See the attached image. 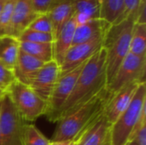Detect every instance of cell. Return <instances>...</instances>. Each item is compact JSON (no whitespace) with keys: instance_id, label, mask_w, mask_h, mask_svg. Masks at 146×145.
I'll return each mask as SVG.
<instances>
[{"instance_id":"obj_34","label":"cell","mask_w":146,"mask_h":145,"mask_svg":"<svg viewBox=\"0 0 146 145\" xmlns=\"http://www.w3.org/2000/svg\"><path fill=\"white\" fill-rule=\"evenodd\" d=\"M125 145H137V144L134 143L133 141H127V142L125 144Z\"/></svg>"},{"instance_id":"obj_15","label":"cell","mask_w":146,"mask_h":145,"mask_svg":"<svg viewBox=\"0 0 146 145\" xmlns=\"http://www.w3.org/2000/svg\"><path fill=\"white\" fill-rule=\"evenodd\" d=\"M44 63L20 50L15 67L13 70L17 81L28 85L31 79Z\"/></svg>"},{"instance_id":"obj_22","label":"cell","mask_w":146,"mask_h":145,"mask_svg":"<svg viewBox=\"0 0 146 145\" xmlns=\"http://www.w3.org/2000/svg\"><path fill=\"white\" fill-rule=\"evenodd\" d=\"M129 51L137 56H146V24L134 23Z\"/></svg>"},{"instance_id":"obj_33","label":"cell","mask_w":146,"mask_h":145,"mask_svg":"<svg viewBox=\"0 0 146 145\" xmlns=\"http://www.w3.org/2000/svg\"><path fill=\"white\" fill-rule=\"evenodd\" d=\"M6 94V92L0 87V102L2 101V99L3 98V97H4V95Z\"/></svg>"},{"instance_id":"obj_25","label":"cell","mask_w":146,"mask_h":145,"mask_svg":"<svg viewBox=\"0 0 146 145\" xmlns=\"http://www.w3.org/2000/svg\"><path fill=\"white\" fill-rule=\"evenodd\" d=\"M15 1V0H8L0 14V36L6 34L7 29L11 21Z\"/></svg>"},{"instance_id":"obj_29","label":"cell","mask_w":146,"mask_h":145,"mask_svg":"<svg viewBox=\"0 0 146 145\" xmlns=\"http://www.w3.org/2000/svg\"><path fill=\"white\" fill-rule=\"evenodd\" d=\"M146 0H141L134 14L135 23L146 24Z\"/></svg>"},{"instance_id":"obj_2","label":"cell","mask_w":146,"mask_h":145,"mask_svg":"<svg viewBox=\"0 0 146 145\" xmlns=\"http://www.w3.org/2000/svg\"><path fill=\"white\" fill-rule=\"evenodd\" d=\"M107 87L90 100L62 117L58 122L50 141L75 140L86 128L98 120L104 114L110 99Z\"/></svg>"},{"instance_id":"obj_3","label":"cell","mask_w":146,"mask_h":145,"mask_svg":"<svg viewBox=\"0 0 146 145\" xmlns=\"http://www.w3.org/2000/svg\"><path fill=\"white\" fill-rule=\"evenodd\" d=\"M134 23V15H129L120 23L111 25L104 38L103 47L106 50L107 54V85L115 76L124 58L130 52V41Z\"/></svg>"},{"instance_id":"obj_16","label":"cell","mask_w":146,"mask_h":145,"mask_svg":"<svg viewBox=\"0 0 146 145\" xmlns=\"http://www.w3.org/2000/svg\"><path fill=\"white\" fill-rule=\"evenodd\" d=\"M76 26V21L73 16L72 19L62 27V29L52 43L53 60L59 66L62 65L68 50L72 46Z\"/></svg>"},{"instance_id":"obj_36","label":"cell","mask_w":146,"mask_h":145,"mask_svg":"<svg viewBox=\"0 0 146 145\" xmlns=\"http://www.w3.org/2000/svg\"><path fill=\"white\" fill-rule=\"evenodd\" d=\"M0 108H1V102H0Z\"/></svg>"},{"instance_id":"obj_26","label":"cell","mask_w":146,"mask_h":145,"mask_svg":"<svg viewBox=\"0 0 146 145\" xmlns=\"http://www.w3.org/2000/svg\"><path fill=\"white\" fill-rule=\"evenodd\" d=\"M28 29L52 34V27L48 14L38 15L28 26ZM53 36V35H52Z\"/></svg>"},{"instance_id":"obj_18","label":"cell","mask_w":146,"mask_h":145,"mask_svg":"<svg viewBox=\"0 0 146 145\" xmlns=\"http://www.w3.org/2000/svg\"><path fill=\"white\" fill-rule=\"evenodd\" d=\"M74 14V9L70 0H65L60 3L48 13L54 39L59 34L62 27L72 19Z\"/></svg>"},{"instance_id":"obj_9","label":"cell","mask_w":146,"mask_h":145,"mask_svg":"<svg viewBox=\"0 0 146 145\" xmlns=\"http://www.w3.org/2000/svg\"><path fill=\"white\" fill-rule=\"evenodd\" d=\"M104 38V37H99L86 43L72 45L60 66V76L71 72L87 62L102 48Z\"/></svg>"},{"instance_id":"obj_11","label":"cell","mask_w":146,"mask_h":145,"mask_svg":"<svg viewBox=\"0 0 146 145\" xmlns=\"http://www.w3.org/2000/svg\"><path fill=\"white\" fill-rule=\"evenodd\" d=\"M140 83L134 82L123 86L109 99L104 110V116L110 125L114 124L127 109Z\"/></svg>"},{"instance_id":"obj_20","label":"cell","mask_w":146,"mask_h":145,"mask_svg":"<svg viewBox=\"0 0 146 145\" xmlns=\"http://www.w3.org/2000/svg\"><path fill=\"white\" fill-rule=\"evenodd\" d=\"M124 0H101L100 19L115 25L126 19Z\"/></svg>"},{"instance_id":"obj_7","label":"cell","mask_w":146,"mask_h":145,"mask_svg":"<svg viewBox=\"0 0 146 145\" xmlns=\"http://www.w3.org/2000/svg\"><path fill=\"white\" fill-rule=\"evenodd\" d=\"M145 67L146 56H137L129 52L107 85L110 97H111L120 89L128 84L145 81Z\"/></svg>"},{"instance_id":"obj_21","label":"cell","mask_w":146,"mask_h":145,"mask_svg":"<svg viewBox=\"0 0 146 145\" xmlns=\"http://www.w3.org/2000/svg\"><path fill=\"white\" fill-rule=\"evenodd\" d=\"M52 43L20 42V50L44 63H46L53 60Z\"/></svg>"},{"instance_id":"obj_27","label":"cell","mask_w":146,"mask_h":145,"mask_svg":"<svg viewBox=\"0 0 146 145\" xmlns=\"http://www.w3.org/2000/svg\"><path fill=\"white\" fill-rule=\"evenodd\" d=\"M65 0H31L33 10L37 15L48 14L55 6Z\"/></svg>"},{"instance_id":"obj_32","label":"cell","mask_w":146,"mask_h":145,"mask_svg":"<svg viewBox=\"0 0 146 145\" xmlns=\"http://www.w3.org/2000/svg\"><path fill=\"white\" fill-rule=\"evenodd\" d=\"M7 1L8 0H0V14H1V12L3 10V6H4V4L6 3Z\"/></svg>"},{"instance_id":"obj_23","label":"cell","mask_w":146,"mask_h":145,"mask_svg":"<svg viewBox=\"0 0 146 145\" xmlns=\"http://www.w3.org/2000/svg\"><path fill=\"white\" fill-rule=\"evenodd\" d=\"M23 145H49V140L42 132L32 124H24L22 133Z\"/></svg>"},{"instance_id":"obj_35","label":"cell","mask_w":146,"mask_h":145,"mask_svg":"<svg viewBox=\"0 0 146 145\" xmlns=\"http://www.w3.org/2000/svg\"><path fill=\"white\" fill-rule=\"evenodd\" d=\"M76 144H77L76 140H74V143H73V144H72V145H76Z\"/></svg>"},{"instance_id":"obj_19","label":"cell","mask_w":146,"mask_h":145,"mask_svg":"<svg viewBox=\"0 0 146 145\" xmlns=\"http://www.w3.org/2000/svg\"><path fill=\"white\" fill-rule=\"evenodd\" d=\"M20 51L18 38L9 35L0 36V62L12 72L15 67Z\"/></svg>"},{"instance_id":"obj_17","label":"cell","mask_w":146,"mask_h":145,"mask_svg":"<svg viewBox=\"0 0 146 145\" xmlns=\"http://www.w3.org/2000/svg\"><path fill=\"white\" fill-rule=\"evenodd\" d=\"M100 2L101 0H70L76 24L100 18Z\"/></svg>"},{"instance_id":"obj_4","label":"cell","mask_w":146,"mask_h":145,"mask_svg":"<svg viewBox=\"0 0 146 145\" xmlns=\"http://www.w3.org/2000/svg\"><path fill=\"white\" fill-rule=\"evenodd\" d=\"M145 81L139 85L127 109L110 126V145H125L146 109Z\"/></svg>"},{"instance_id":"obj_12","label":"cell","mask_w":146,"mask_h":145,"mask_svg":"<svg viewBox=\"0 0 146 145\" xmlns=\"http://www.w3.org/2000/svg\"><path fill=\"white\" fill-rule=\"evenodd\" d=\"M38 15L33 10L31 0H15L11 21L5 35L18 38Z\"/></svg>"},{"instance_id":"obj_13","label":"cell","mask_w":146,"mask_h":145,"mask_svg":"<svg viewBox=\"0 0 146 145\" xmlns=\"http://www.w3.org/2000/svg\"><path fill=\"white\" fill-rule=\"evenodd\" d=\"M110 126L103 114L75 139L76 145H109Z\"/></svg>"},{"instance_id":"obj_8","label":"cell","mask_w":146,"mask_h":145,"mask_svg":"<svg viewBox=\"0 0 146 145\" xmlns=\"http://www.w3.org/2000/svg\"><path fill=\"white\" fill-rule=\"evenodd\" d=\"M84 64L66 74L60 76L48 101V108L45 114L48 121L51 122H57L59 121L61 111L74 88Z\"/></svg>"},{"instance_id":"obj_14","label":"cell","mask_w":146,"mask_h":145,"mask_svg":"<svg viewBox=\"0 0 146 145\" xmlns=\"http://www.w3.org/2000/svg\"><path fill=\"white\" fill-rule=\"evenodd\" d=\"M111 26L107 21L98 18L77 25L74 30L72 45L86 43L99 37H104Z\"/></svg>"},{"instance_id":"obj_6","label":"cell","mask_w":146,"mask_h":145,"mask_svg":"<svg viewBox=\"0 0 146 145\" xmlns=\"http://www.w3.org/2000/svg\"><path fill=\"white\" fill-rule=\"evenodd\" d=\"M24 124L6 92L0 108V145H23Z\"/></svg>"},{"instance_id":"obj_24","label":"cell","mask_w":146,"mask_h":145,"mask_svg":"<svg viewBox=\"0 0 146 145\" xmlns=\"http://www.w3.org/2000/svg\"><path fill=\"white\" fill-rule=\"evenodd\" d=\"M18 40L20 42L31 43H52L54 41V38L51 33L37 32L27 28L19 36Z\"/></svg>"},{"instance_id":"obj_1","label":"cell","mask_w":146,"mask_h":145,"mask_svg":"<svg viewBox=\"0 0 146 145\" xmlns=\"http://www.w3.org/2000/svg\"><path fill=\"white\" fill-rule=\"evenodd\" d=\"M106 56V50L102 46L86 62L74 88L61 111L59 121L107 87Z\"/></svg>"},{"instance_id":"obj_5","label":"cell","mask_w":146,"mask_h":145,"mask_svg":"<svg viewBox=\"0 0 146 145\" xmlns=\"http://www.w3.org/2000/svg\"><path fill=\"white\" fill-rule=\"evenodd\" d=\"M7 94L23 121H34L45 115L48 103L40 98L28 85L15 80L8 89Z\"/></svg>"},{"instance_id":"obj_37","label":"cell","mask_w":146,"mask_h":145,"mask_svg":"<svg viewBox=\"0 0 146 145\" xmlns=\"http://www.w3.org/2000/svg\"><path fill=\"white\" fill-rule=\"evenodd\" d=\"M109 145H110V144H109Z\"/></svg>"},{"instance_id":"obj_31","label":"cell","mask_w":146,"mask_h":145,"mask_svg":"<svg viewBox=\"0 0 146 145\" xmlns=\"http://www.w3.org/2000/svg\"><path fill=\"white\" fill-rule=\"evenodd\" d=\"M74 143L73 141H50L49 145H72Z\"/></svg>"},{"instance_id":"obj_28","label":"cell","mask_w":146,"mask_h":145,"mask_svg":"<svg viewBox=\"0 0 146 145\" xmlns=\"http://www.w3.org/2000/svg\"><path fill=\"white\" fill-rule=\"evenodd\" d=\"M15 80L14 73L0 62V87L7 92L9 86Z\"/></svg>"},{"instance_id":"obj_30","label":"cell","mask_w":146,"mask_h":145,"mask_svg":"<svg viewBox=\"0 0 146 145\" xmlns=\"http://www.w3.org/2000/svg\"><path fill=\"white\" fill-rule=\"evenodd\" d=\"M140 1L141 0H124L125 8H126V12H125L126 18L132 15H134L135 11H136Z\"/></svg>"},{"instance_id":"obj_10","label":"cell","mask_w":146,"mask_h":145,"mask_svg":"<svg viewBox=\"0 0 146 145\" xmlns=\"http://www.w3.org/2000/svg\"><path fill=\"white\" fill-rule=\"evenodd\" d=\"M60 78V66L54 61L44 63L31 79L28 86L44 101L47 102Z\"/></svg>"}]
</instances>
